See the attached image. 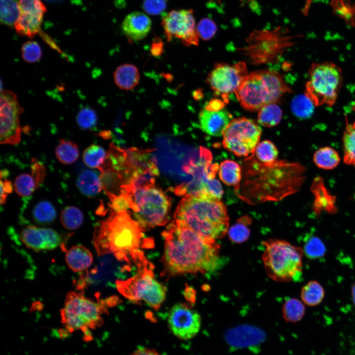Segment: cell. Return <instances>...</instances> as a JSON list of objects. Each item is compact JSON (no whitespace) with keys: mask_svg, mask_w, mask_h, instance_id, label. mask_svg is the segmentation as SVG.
Segmentation results:
<instances>
[{"mask_svg":"<svg viewBox=\"0 0 355 355\" xmlns=\"http://www.w3.org/2000/svg\"><path fill=\"white\" fill-rule=\"evenodd\" d=\"M0 103V142L15 145L21 141L20 116L24 112L17 95L12 91L2 90Z\"/></svg>","mask_w":355,"mask_h":355,"instance_id":"11","label":"cell"},{"mask_svg":"<svg viewBox=\"0 0 355 355\" xmlns=\"http://www.w3.org/2000/svg\"><path fill=\"white\" fill-rule=\"evenodd\" d=\"M161 24L168 41L178 38L185 46L198 45L199 37L192 9L172 10L162 17Z\"/></svg>","mask_w":355,"mask_h":355,"instance_id":"12","label":"cell"},{"mask_svg":"<svg viewBox=\"0 0 355 355\" xmlns=\"http://www.w3.org/2000/svg\"><path fill=\"white\" fill-rule=\"evenodd\" d=\"M31 168V175L33 177L37 187L43 182L45 178L46 172L44 166L40 162L35 159L32 161Z\"/></svg>","mask_w":355,"mask_h":355,"instance_id":"45","label":"cell"},{"mask_svg":"<svg viewBox=\"0 0 355 355\" xmlns=\"http://www.w3.org/2000/svg\"><path fill=\"white\" fill-rule=\"evenodd\" d=\"M353 127L354 128V129H355V122L353 124Z\"/></svg>","mask_w":355,"mask_h":355,"instance_id":"52","label":"cell"},{"mask_svg":"<svg viewBox=\"0 0 355 355\" xmlns=\"http://www.w3.org/2000/svg\"><path fill=\"white\" fill-rule=\"evenodd\" d=\"M351 289L352 301L355 306V283L352 285Z\"/></svg>","mask_w":355,"mask_h":355,"instance_id":"50","label":"cell"},{"mask_svg":"<svg viewBox=\"0 0 355 355\" xmlns=\"http://www.w3.org/2000/svg\"><path fill=\"white\" fill-rule=\"evenodd\" d=\"M76 184L80 192L89 197L96 196L102 188L100 176L91 170H86L80 173Z\"/></svg>","mask_w":355,"mask_h":355,"instance_id":"21","label":"cell"},{"mask_svg":"<svg viewBox=\"0 0 355 355\" xmlns=\"http://www.w3.org/2000/svg\"><path fill=\"white\" fill-rule=\"evenodd\" d=\"M76 120L79 127L82 130H89L95 127L97 116L96 112L88 107L82 108L77 113Z\"/></svg>","mask_w":355,"mask_h":355,"instance_id":"40","label":"cell"},{"mask_svg":"<svg viewBox=\"0 0 355 355\" xmlns=\"http://www.w3.org/2000/svg\"><path fill=\"white\" fill-rule=\"evenodd\" d=\"M219 177L227 185H237L241 179V169L235 161L226 160L222 162L219 168Z\"/></svg>","mask_w":355,"mask_h":355,"instance_id":"25","label":"cell"},{"mask_svg":"<svg viewBox=\"0 0 355 355\" xmlns=\"http://www.w3.org/2000/svg\"><path fill=\"white\" fill-rule=\"evenodd\" d=\"M232 115L226 109L202 110L199 115L201 129L212 136L220 137L232 120Z\"/></svg>","mask_w":355,"mask_h":355,"instance_id":"17","label":"cell"},{"mask_svg":"<svg viewBox=\"0 0 355 355\" xmlns=\"http://www.w3.org/2000/svg\"><path fill=\"white\" fill-rule=\"evenodd\" d=\"M138 274L126 281L116 282L118 291L134 301H143L154 310H158L165 299L166 287L155 278L144 259L139 263Z\"/></svg>","mask_w":355,"mask_h":355,"instance_id":"9","label":"cell"},{"mask_svg":"<svg viewBox=\"0 0 355 355\" xmlns=\"http://www.w3.org/2000/svg\"><path fill=\"white\" fill-rule=\"evenodd\" d=\"M116 85L121 89L130 90L134 88L140 80V73L136 66L125 64L119 66L113 74Z\"/></svg>","mask_w":355,"mask_h":355,"instance_id":"20","label":"cell"},{"mask_svg":"<svg viewBox=\"0 0 355 355\" xmlns=\"http://www.w3.org/2000/svg\"><path fill=\"white\" fill-rule=\"evenodd\" d=\"M83 214L81 211L74 206L66 207L60 215L61 222L63 227L70 230L78 228L83 221Z\"/></svg>","mask_w":355,"mask_h":355,"instance_id":"33","label":"cell"},{"mask_svg":"<svg viewBox=\"0 0 355 355\" xmlns=\"http://www.w3.org/2000/svg\"><path fill=\"white\" fill-rule=\"evenodd\" d=\"M137 207L134 217L143 229L164 225L169 220L171 200L155 185L134 189L131 193Z\"/></svg>","mask_w":355,"mask_h":355,"instance_id":"8","label":"cell"},{"mask_svg":"<svg viewBox=\"0 0 355 355\" xmlns=\"http://www.w3.org/2000/svg\"><path fill=\"white\" fill-rule=\"evenodd\" d=\"M261 135V129L253 120L244 117L233 119L223 134L224 147L239 157L254 152Z\"/></svg>","mask_w":355,"mask_h":355,"instance_id":"10","label":"cell"},{"mask_svg":"<svg viewBox=\"0 0 355 355\" xmlns=\"http://www.w3.org/2000/svg\"><path fill=\"white\" fill-rule=\"evenodd\" d=\"M290 91L279 74L266 70L248 74L235 93L245 109L254 111L275 103Z\"/></svg>","mask_w":355,"mask_h":355,"instance_id":"4","label":"cell"},{"mask_svg":"<svg viewBox=\"0 0 355 355\" xmlns=\"http://www.w3.org/2000/svg\"><path fill=\"white\" fill-rule=\"evenodd\" d=\"M151 21L145 13L136 11L127 15L122 24L123 34L130 41L144 38L149 33Z\"/></svg>","mask_w":355,"mask_h":355,"instance_id":"18","label":"cell"},{"mask_svg":"<svg viewBox=\"0 0 355 355\" xmlns=\"http://www.w3.org/2000/svg\"><path fill=\"white\" fill-rule=\"evenodd\" d=\"M58 160L64 165H69L77 160L79 155L77 145L69 140L61 139L55 148Z\"/></svg>","mask_w":355,"mask_h":355,"instance_id":"26","label":"cell"},{"mask_svg":"<svg viewBox=\"0 0 355 355\" xmlns=\"http://www.w3.org/2000/svg\"><path fill=\"white\" fill-rule=\"evenodd\" d=\"M106 312L102 303L95 302L82 294L70 292L60 310L61 322L65 327L60 332L64 336L80 330L84 333L83 339L90 341L92 339L90 330L103 324L101 316Z\"/></svg>","mask_w":355,"mask_h":355,"instance_id":"5","label":"cell"},{"mask_svg":"<svg viewBox=\"0 0 355 355\" xmlns=\"http://www.w3.org/2000/svg\"><path fill=\"white\" fill-rule=\"evenodd\" d=\"M312 103L304 96L295 97L292 101L291 107L293 112L299 118H306L311 112Z\"/></svg>","mask_w":355,"mask_h":355,"instance_id":"41","label":"cell"},{"mask_svg":"<svg viewBox=\"0 0 355 355\" xmlns=\"http://www.w3.org/2000/svg\"><path fill=\"white\" fill-rule=\"evenodd\" d=\"M0 23L13 27L20 15L17 0H0Z\"/></svg>","mask_w":355,"mask_h":355,"instance_id":"32","label":"cell"},{"mask_svg":"<svg viewBox=\"0 0 355 355\" xmlns=\"http://www.w3.org/2000/svg\"><path fill=\"white\" fill-rule=\"evenodd\" d=\"M282 118V109L275 103H272L265 106L259 110L257 120L261 126L272 127L278 125Z\"/></svg>","mask_w":355,"mask_h":355,"instance_id":"28","label":"cell"},{"mask_svg":"<svg viewBox=\"0 0 355 355\" xmlns=\"http://www.w3.org/2000/svg\"><path fill=\"white\" fill-rule=\"evenodd\" d=\"M107 152L100 145L93 144L87 147L82 154L84 164L90 168H99L105 162Z\"/></svg>","mask_w":355,"mask_h":355,"instance_id":"31","label":"cell"},{"mask_svg":"<svg viewBox=\"0 0 355 355\" xmlns=\"http://www.w3.org/2000/svg\"><path fill=\"white\" fill-rule=\"evenodd\" d=\"M111 212L120 213L126 211L128 209H132L134 212L137 211V207L134 202L132 194L128 193H121L119 195L109 194Z\"/></svg>","mask_w":355,"mask_h":355,"instance_id":"35","label":"cell"},{"mask_svg":"<svg viewBox=\"0 0 355 355\" xmlns=\"http://www.w3.org/2000/svg\"><path fill=\"white\" fill-rule=\"evenodd\" d=\"M168 325L172 333L178 338L188 340L194 338L201 326L200 314L189 304L178 303L169 311Z\"/></svg>","mask_w":355,"mask_h":355,"instance_id":"13","label":"cell"},{"mask_svg":"<svg viewBox=\"0 0 355 355\" xmlns=\"http://www.w3.org/2000/svg\"><path fill=\"white\" fill-rule=\"evenodd\" d=\"M331 5L335 14L353 26L355 25V7L346 0H332Z\"/></svg>","mask_w":355,"mask_h":355,"instance_id":"38","label":"cell"},{"mask_svg":"<svg viewBox=\"0 0 355 355\" xmlns=\"http://www.w3.org/2000/svg\"><path fill=\"white\" fill-rule=\"evenodd\" d=\"M302 250L305 256L311 260L323 257L326 252V248L323 242L318 237L313 235L307 237Z\"/></svg>","mask_w":355,"mask_h":355,"instance_id":"34","label":"cell"},{"mask_svg":"<svg viewBox=\"0 0 355 355\" xmlns=\"http://www.w3.org/2000/svg\"><path fill=\"white\" fill-rule=\"evenodd\" d=\"M320 179V178H316L312 187L315 196L314 205L316 209L314 210L317 213L321 210L331 213H335L337 209L334 204V200H333L334 198H332V196L328 193L323 185V182Z\"/></svg>","mask_w":355,"mask_h":355,"instance_id":"22","label":"cell"},{"mask_svg":"<svg viewBox=\"0 0 355 355\" xmlns=\"http://www.w3.org/2000/svg\"><path fill=\"white\" fill-rule=\"evenodd\" d=\"M262 255L264 268L273 280L281 282L299 281L302 276L301 248L281 240L270 239L263 242Z\"/></svg>","mask_w":355,"mask_h":355,"instance_id":"6","label":"cell"},{"mask_svg":"<svg viewBox=\"0 0 355 355\" xmlns=\"http://www.w3.org/2000/svg\"><path fill=\"white\" fill-rule=\"evenodd\" d=\"M344 131L343 137L344 162L355 167V129L353 125L348 123Z\"/></svg>","mask_w":355,"mask_h":355,"instance_id":"27","label":"cell"},{"mask_svg":"<svg viewBox=\"0 0 355 355\" xmlns=\"http://www.w3.org/2000/svg\"><path fill=\"white\" fill-rule=\"evenodd\" d=\"M255 151L257 159L265 164H271L275 162L279 154L275 144L268 140L258 143Z\"/></svg>","mask_w":355,"mask_h":355,"instance_id":"37","label":"cell"},{"mask_svg":"<svg viewBox=\"0 0 355 355\" xmlns=\"http://www.w3.org/2000/svg\"><path fill=\"white\" fill-rule=\"evenodd\" d=\"M166 0H145L143 2V10L147 13L156 15L161 13L166 7Z\"/></svg>","mask_w":355,"mask_h":355,"instance_id":"44","label":"cell"},{"mask_svg":"<svg viewBox=\"0 0 355 355\" xmlns=\"http://www.w3.org/2000/svg\"><path fill=\"white\" fill-rule=\"evenodd\" d=\"M164 251L162 261L170 275L213 272L221 265L220 246L206 239L183 221L175 219L162 232Z\"/></svg>","mask_w":355,"mask_h":355,"instance_id":"1","label":"cell"},{"mask_svg":"<svg viewBox=\"0 0 355 355\" xmlns=\"http://www.w3.org/2000/svg\"><path fill=\"white\" fill-rule=\"evenodd\" d=\"M312 0H306L305 4L303 9L302 12L304 14L306 15L308 13Z\"/></svg>","mask_w":355,"mask_h":355,"instance_id":"49","label":"cell"},{"mask_svg":"<svg viewBox=\"0 0 355 355\" xmlns=\"http://www.w3.org/2000/svg\"><path fill=\"white\" fill-rule=\"evenodd\" d=\"M143 228L130 216L129 212H111L110 216L96 229L95 247L100 255L113 253L118 259L128 255L139 261L144 258L139 249Z\"/></svg>","mask_w":355,"mask_h":355,"instance_id":"2","label":"cell"},{"mask_svg":"<svg viewBox=\"0 0 355 355\" xmlns=\"http://www.w3.org/2000/svg\"><path fill=\"white\" fill-rule=\"evenodd\" d=\"M153 39L150 48L151 53L154 56H160L164 51L163 43L158 37H155Z\"/></svg>","mask_w":355,"mask_h":355,"instance_id":"47","label":"cell"},{"mask_svg":"<svg viewBox=\"0 0 355 355\" xmlns=\"http://www.w3.org/2000/svg\"><path fill=\"white\" fill-rule=\"evenodd\" d=\"M304 303L295 298L285 300L283 307V314L285 321L296 322L300 320L305 313Z\"/></svg>","mask_w":355,"mask_h":355,"instance_id":"30","label":"cell"},{"mask_svg":"<svg viewBox=\"0 0 355 355\" xmlns=\"http://www.w3.org/2000/svg\"><path fill=\"white\" fill-rule=\"evenodd\" d=\"M247 74L246 64L243 62L231 66L218 64L210 73L207 81L216 93L227 94L235 92Z\"/></svg>","mask_w":355,"mask_h":355,"instance_id":"14","label":"cell"},{"mask_svg":"<svg viewBox=\"0 0 355 355\" xmlns=\"http://www.w3.org/2000/svg\"><path fill=\"white\" fill-rule=\"evenodd\" d=\"M130 355H161L154 349L140 348L136 350Z\"/></svg>","mask_w":355,"mask_h":355,"instance_id":"48","label":"cell"},{"mask_svg":"<svg viewBox=\"0 0 355 355\" xmlns=\"http://www.w3.org/2000/svg\"><path fill=\"white\" fill-rule=\"evenodd\" d=\"M250 235V231L247 226L242 223L232 226L228 230L229 239L236 243H242L247 241Z\"/></svg>","mask_w":355,"mask_h":355,"instance_id":"43","label":"cell"},{"mask_svg":"<svg viewBox=\"0 0 355 355\" xmlns=\"http://www.w3.org/2000/svg\"><path fill=\"white\" fill-rule=\"evenodd\" d=\"M20 15L14 28L20 36L33 38L41 30L46 8L41 0H17Z\"/></svg>","mask_w":355,"mask_h":355,"instance_id":"15","label":"cell"},{"mask_svg":"<svg viewBox=\"0 0 355 355\" xmlns=\"http://www.w3.org/2000/svg\"><path fill=\"white\" fill-rule=\"evenodd\" d=\"M20 238L27 248L36 251L54 249L62 242L60 235L54 229L32 225L22 230Z\"/></svg>","mask_w":355,"mask_h":355,"instance_id":"16","label":"cell"},{"mask_svg":"<svg viewBox=\"0 0 355 355\" xmlns=\"http://www.w3.org/2000/svg\"><path fill=\"white\" fill-rule=\"evenodd\" d=\"M325 295L323 286L317 281L308 282L301 289L300 296L302 302L311 307L318 306L322 301Z\"/></svg>","mask_w":355,"mask_h":355,"instance_id":"24","label":"cell"},{"mask_svg":"<svg viewBox=\"0 0 355 355\" xmlns=\"http://www.w3.org/2000/svg\"><path fill=\"white\" fill-rule=\"evenodd\" d=\"M68 267L75 272H81L88 268L93 262L91 251L82 245L72 247L66 255Z\"/></svg>","mask_w":355,"mask_h":355,"instance_id":"19","label":"cell"},{"mask_svg":"<svg viewBox=\"0 0 355 355\" xmlns=\"http://www.w3.org/2000/svg\"><path fill=\"white\" fill-rule=\"evenodd\" d=\"M197 31L199 37L204 40L211 39L217 32L215 23L209 18H204L198 23Z\"/></svg>","mask_w":355,"mask_h":355,"instance_id":"42","label":"cell"},{"mask_svg":"<svg viewBox=\"0 0 355 355\" xmlns=\"http://www.w3.org/2000/svg\"><path fill=\"white\" fill-rule=\"evenodd\" d=\"M313 161L319 168L330 170L335 168L340 161L337 151L330 146L321 147L313 155Z\"/></svg>","mask_w":355,"mask_h":355,"instance_id":"23","label":"cell"},{"mask_svg":"<svg viewBox=\"0 0 355 355\" xmlns=\"http://www.w3.org/2000/svg\"><path fill=\"white\" fill-rule=\"evenodd\" d=\"M340 68L331 62L312 64L308 71L305 95L316 106H333L343 84Z\"/></svg>","mask_w":355,"mask_h":355,"instance_id":"7","label":"cell"},{"mask_svg":"<svg viewBox=\"0 0 355 355\" xmlns=\"http://www.w3.org/2000/svg\"><path fill=\"white\" fill-rule=\"evenodd\" d=\"M21 53L23 59L30 63L37 62L42 56L40 45L37 42L33 40L27 41L23 44Z\"/></svg>","mask_w":355,"mask_h":355,"instance_id":"39","label":"cell"},{"mask_svg":"<svg viewBox=\"0 0 355 355\" xmlns=\"http://www.w3.org/2000/svg\"><path fill=\"white\" fill-rule=\"evenodd\" d=\"M353 108H354V110H355V103L353 105Z\"/></svg>","mask_w":355,"mask_h":355,"instance_id":"51","label":"cell"},{"mask_svg":"<svg viewBox=\"0 0 355 355\" xmlns=\"http://www.w3.org/2000/svg\"><path fill=\"white\" fill-rule=\"evenodd\" d=\"M14 187L16 193L21 197L30 196L37 188L32 175L26 173L20 174L15 178Z\"/></svg>","mask_w":355,"mask_h":355,"instance_id":"36","label":"cell"},{"mask_svg":"<svg viewBox=\"0 0 355 355\" xmlns=\"http://www.w3.org/2000/svg\"><path fill=\"white\" fill-rule=\"evenodd\" d=\"M57 215L54 206L48 201L38 202L33 208L32 216L37 223L47 224L53 222Z\"/></svg>","mask_w":355,"mask_h":355,"instance_id":"29","label":"cell"},{"mask_svg":"<svg viewBox=\"0 0 355 355\" xmlns=\"http://www.w3.org/2000/svg\"><path fill=\"white\" fill-rule=\"evenodd\" d=\"M174 218L208 240L221 238L228 230L226 207L220 200L213 198L186 194L178 203Z\"/></svg>","mask_w":355,"mask_h":355,"instance_id":"3","label":"cell"},{"mask_svg":"<svg viewBox=\"0 0 355 355\" xmlns=\"http://www.w3.org/2000/svg\"><path fill=\"white\" fill-rule=\"evenodd\" d=\"M6 173L5 170L0 172V205L4 204L9 194L11 193L13 189L12 182L5 178Z\"/></svg>","mask_w":355,"mask_h":355,"instance_id":"46","label":"cell"}]
</instances>
